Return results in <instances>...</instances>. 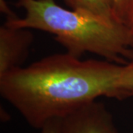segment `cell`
Listing matches in <instances>:
<instances>
[{
  "label": "cell",
  "mask_w": 133,
  "mask_h": 133,
  "mask_svg": "<svg viewBox=\"0 0 133 133\" xmlns=\"http://www.w3.org/2000/svg\"><path fill=\"white\" fill-rule=\"evenodd\" d=\"M122 68L107 60L54 54L0 76V92L32 127L41 129L99 97L130 95L121 85Z\"/></svg>",
  "instance_id": "1"
},
{
  "label": "cell",
  "mask_w": 133,
  "mask_h": 133,
  "mask_svg": "<svg viewBox=\"0 0 133 133\" xmlns=\"http://www.w3.org/2000/svg\"><path fill=\"white\" fill-rule=\"evenodd\" d=\"M0 3L6 24L51 33L66 52L76 57L92 52L118 64H126V58L132 57L133 31L126 24L66 10L55 0H18L16 5L24 10V18L16 16L5 0Z\"/></svg>",
  "instance_id": "2"
},
{
  "label": "cell",
  "mask_w": 133,
  "mask_h": 133,
  "mask_svg": "<svg viewBox=\"0 0 133 133\" xmlns=\"http://www.w3.org/2000/svg\"><path fill=\"white\" fill-rule=\"evenodd\" d=\"M61 119L64 133H120L112 115L104 105L96 100Z\"/></svg>",
  "instance_id": "3"
},
{
  "label": "cell",
  "mask_w": 133,
  "mask_h": 133,
  "mask_svg": "<svg viewBox=\"0 0 133 133\" xmlns=\"http://www.w3.org/2000/svg\"><path fill=\"white\" fill-rule=\"evenodd\" d=\"M33 42L28 28L5 24L0 28V76L20 67L29 54Z\"/></svg>",
  "instance_id": "4"
},
{
  "label": "cell",
  "mask_w": 133,
  "mask_h": 133,
  "mask_svg": "<svg viewBox=\"0 0 133 133\" xmlns=\"http://www.w3.org/2000/svg\"><path fill=\"white\" fill-rule=\"evenodd\" d=\"M64 2L72 9L87 12L109 22L121 23L115 15L114 0H64Z\"/></svg>",
  "instance_id": "5"
},
{
  "label": "cell",
  "mask_w": 133,
  "mask_h": 133,
  "mask_svg": "<svg viewBox=\"0 0 133 133\" xmlns=\"http://www.w3.org/2000/svg\"><path fill=\"white\" fill-rule=\"evenodd\" d=\"M121 85L130 95L133 94V56L130 61L123 64L121 75Z\"/></svg>",
  "instance_id": "6"
},
{
  "label": "cell",
  "mask_w": 133,
  "mask_h": 133,
  "mask_svg": "<svg viewBox=\"0 0 133 133\" xmlns=\"http://www.w3.org/2000/svg\"><path fill=\"white\" fill-rule=\"evenodd\" d=\"M132 3L133 0H114L115 15L121 23L126 24Z\"/></svg>",
  "instance_id": "7"
},
{
  "label": "cell",
  "mask_w": 133,
  "mask_h": 133,
  "mask_svg": "<svg viewBox=\"0 0 133 133\" xmlns=\"http://www.w3.org/2000/svg\"><path fill=\"white\" fill-rule=\"evenodd\" d=\"M41 133H64L62 125V119L54 118L50 120L41 129Z\"/></svg>",
  "instance_id": "8"
},
{
  "label": "cell",
  "mask_w": 133,
  "mask_h": 133,
  "mask_svg": "<svg viewBox=\"0 0 133 133\" xmlns=\"http://www.w3.org/2000/svg\"><path fill=\"white\" fill-rule=\"evenodd\" d=\"M126 24L128 26L129 28H133V3L132 5V7H131L130 11H129V13L128 17H127V19Z\"/></svg>",
  "instance_id": "9"
},
{
  "label": "cell",
  "mask_w": 133,
  "mask_h": 133,
  "mask_svg": "<svg viewBox=\"0 0 133 133\" xmlns=\"http://www.w3.org/2000/svg\"><path fill=\"white\" fill-rule=\"evenodd\" d=\"M132 31H133V28H132Z\"/></svg>",
  "instance_id": "10"
}]
</instances>
